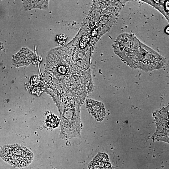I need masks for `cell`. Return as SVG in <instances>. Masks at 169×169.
Masks as SVG:
<instances>
[{
    "label": "cell",
    "instance_id": "6da1fadb",
    "mask_svg": "<svg viewBox=\"0 0 169 169\" xmlns=\"http://www.w3.org/2000/svg\"><path fill=\"white\" fill-rule=\"evenodd\" d=\"M0 157L13 166L22 168L31 163L33 159V154L26 147L14 144L0 147Z\"/></svg>",
    "mask_w": 169,
    "mask_h": 169
},
{
    "label": "cell",
    "instance_id": "7a4b0ae2",
    "mask_svg": "<svg viewBox=\"0 0 169 169\" xmlns=\"http://www.w3.org/2000/svg\"><path fill=\"white\" fill-rule=\"evenodd\" d=\"M87 108L89 113L98 121L103 120L105 115L103 105L101 102L93 100H86Z\"/></svg>",
    "mask_w": 169,
    "mask_h": 169
},
{
    "label": "cell",
    "instance_id": "3957f363",
    "mask_svg": "<svg viewBox=\"0 0 169 169\" xmlns=\"http://www.w3.org/2000/svg\"><path fill=\"white\" fill-rule=\"evenodd\" d=\"M87 169H112L108 155L99 153L90 163Z\"/></svg>",
    "mask_w": 169,
    "mask_h": 169
},
{
    "label": "cell",
    "instance_id": "277c9868",
    "mask_svg": "<svg viewBox=\"0 0 169 169\" xmlns=\"http://www.w3.org/2000/svg\"><path fill=\"white\" fill-rule=\"evenodd\" d=\"M33 56L32 51L27 48H23L15 56L14 63L19 65H27L31 62Z\"/></svg>",
    "mask_w": 169,
    "mask_h": 169
},
{
    "label": "cell",
    "instance_id": "5b68a950",
    "mask_svg": "<svg viewBox=\"0 0 169 169\" xmlns=\"http://www.w3.org/2000/svg\"><path fill=\"white\" fill-rule=\"evenodd\" d=\"M23 2L24 8L26 11L36 8L46 9L48 7V0L24 1Z\"/></svg>",
    "mask_w": 169,
    "mask_h": 169
},
{
    "label": "cell",
    "instance_id": "8992f818",
    "mask_svg": "<svg viewBox=\"0 0 169 169\" xmlns=\"http://www.w3.org/2000/svg\"><path fill=\"white\" fill-rule=\"evenodd\" d=\"M150 3H147L150 4H151L153 5L155 7L157 8L158 10H160V11L166 16V18H167L168 19L169 10L166 9L165 7V6L169 5L168 3H167L165 5H164V4L166 2L165 1L164 2L163 4H161L162 3L161 1V4H160V1H150Z\"/></svg>",
    "mask_w": 169,
    "mask_h": 169
},
{
    "label": "cell",
    "instance_id": "52a82bcc",
    "mask_svg": "<svg viewBox=\"0 0 169 169\" xmlns=\"http://www.w3.org/2000/svg\"><path fill=\"white\" fill-rule=\"evenodd\" d=\"M59 123L58 118L54 115H49L46 120L47 125L50 127L55 128L57 126Z\"/></svg>",
    "mask_w": 169,
    "mask_h": 169
}]
</instances>
